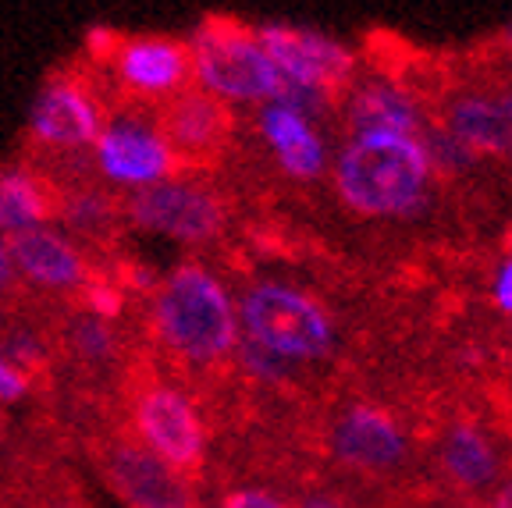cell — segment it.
<instances>
[{
  "label": "cell",
  "mask_w": 512,
  "mask_h": 508,
  "mask_svg": "<svg viewBox=\"0 0 512 508\" xmlns=\"http://www.w3.org/2000/svg\"><path fill=\"white\" fill-rule=\"evenodd\" d=\"M328 452L352 477L367 484H406L416 462V445L409 427L381 402L342 405L328 427Z\"/></svg>",
  "instance_id": "obj_5"
},
{
  "label": "cell",
  "mask_w": 512,
  "mask_h": 508,
  "mask_svg": "<svg viewBox=\"0 0 512 508\" xmlns=\"http://www.w3.org/2000/svg\"><path fill=\"white\" fill-rule=\"evenodd\" d=\"M224 508H288L278 494L271 491H256V487H246V491H235L224 498Z\"/></svg>",
  "instance_id": "obj_22"
},
{
  "label": "cell",
  "mask_w": 512,
  "mask_h": 508,
  "mask_svg": "<svg viewBox=\"0 0 512 508\" xmlns=\"http://www.w3.org/2000/svg\"><path fill=\"white\" fill-rule=\"evenodd\" d=\"M96 164L114 185L153 189L175 175V153L160 139L157 128L139 121H111L96 135Z\"/></svg>",
  "instance_id": "obj_10"
},
{
  "label": "cell",
  "mask_w": 512,
  "mask_h": 508,
  "mask_svg": "<svg viewBox=\"0 0 512 508\" xmlns=\"http://www.w3.org/2000/svg\"><path fill=\"white\" fill-rule=\"evenodd\" d=\"M256 43L267 54V61L278 68L281 79L292 86L320 96L349 93L352 54L342 43L310 29H292V25H264L256 32Z\"/></svg>",
  "instance_id": "obj_7"
},
{
  "label": "cell",
  "mask_w": 512,
  "mask_h": 508,
  "mask_svg": "<svg viewBox=\"0 0 512 508\" xmlns=\"http://www.w3.org/2000/svg\"><path fill=\"white\" fill-rule=\"evenodd\" d=\"M505 50H509V54H512V29L505 32Z\"/></svg>",
  "instance_id": "obj_28"
},
{
  "label": "cell",
  "mask_w": 512,
  "mask_h": 508,
  "mask_svg": "<svg viewBox=\"0 0 512 508\" xmlns=\"http://www.w3.org/2000/svg\"><path fill=\"white\" fill-rule=\"evenodd\" d=\"M153 320L175 356L189 363H214L228 356L239 342L235 310L221 281L207 267L185 263L157 292Z\"/></svg>",
  "instance_id": "obj_3"
},
{
  "label": "cell",
  "mask_w": 512,
  "mask_h": 508,
  "mask_svg": "<svg viewBox=\"0 0 512 508\" xmlns=\"http://www.w3.org/2000/svg\"><path fill=\"white\" fill-rule=\"evenodd\" d=\"M136 427L146 452H153L175 473L192 469L203 459V448H207L203 423L189 405V398L178 395L175 388L143 391L136 402Z\"/></svg>",
  "instance_id": "obj_9"
},
{
  "label": "cell",
  "mask_w": 512,
  "mask_h": 508,
  "mask_svg": "<svg viewBox=\"0 0 512 508\" xmlns=\"http://www.w3.org/2000/svg\"><path fill=\"white\" fill-rule=\"evenodd\" d=\"M338 192L356 214H413L427 199L431 160L416 139L356 135L338 157Z\"/></svg>",
  "instance_id": "obj_2"
},
{
  "label": "cell",
  "mask_w": 512,
  "mask_h": 508,
  "mask_svg": "<svg viewBox=\"0 0 512 508\" xmlns=\"http://www.w3.org/2000/svg\"><path fill=\"white\" fill-rule=\"evenodd\" d=\"M11 278H15V267H11V256H8V242L0 239V292L11 285Z\"/></svg>",
  "instance_id": "obj_26"
},
{
  "label": "cell",
  "mask_w": 512,
  "mask_h": 508,
  "mask_svg": "<svg viewBox=\"0 0 512 508\" xmlns=\"http://www.w3.org/2000/svg\"><path fill=\"white\" fill-rule=\"evenodd\" d=\"M114 72L128 93L139 96H175L192 79L189 47L164 36H139L114 50Z\"/></svg>",
  "instance_id": "obj_12"
},
{
  "label": "cell",
  "mask_w": 512,
  "mask_h": 508,
  "mask_svg": "<svg viewBox=\"0 0 512 508\" xmlns=\"http://www.w3.org/2000/svg\"><path fill=\"white\" fill-rule=\"evenodd\" d=\"M345 114L356 135H399L420 143V132H424L416 100L395 82H370L356 89Z\"/></svg>",
  "instance_id": "obj_17"
},
{
  "label": "cell",
  "mask_w": 512,
  "mask_h": 508,
  "mask_svg": "<svg viewBox=\"0 0 512 508\" xmlns=\"http://www.w3.org/2000/svg\"><path fill=\"white\" fill-rule=\"evenodd\" d=\"M488 508H512V480H505L495 494L488 498Z\"/></svg>",
  "instance_id": "obj_27"
},
{
  "label": "cell",
  "mask_w": 512,
  "mask_h": 508,
  "mask_svg": "<svg viewBox=\"0 0 512 508\" xmlns=\"http://www.w3.org/2000/svg\"><path fill=\"white\" fill-rule=\"evenodd\" d=\"M409 508H441V505H409Z\"/></svg>",
  "instance_id": "obj_29"
},
{
  "label": "cell",
  "mask_w": 512,
  "mask_h": 508,
  "mask_svg": "<svg viewBox=\"0 0 512 508\" xmlns=\"http://www.w3.org/2000/svg\"><path fill=\"white\" fill-rule=\"evenodd\" d=\"M260 132L292 178H317L324 171V143L310 128L306 114L285 104H271L260 114Z\"/></svg>",
  "instance_id": "obj_18"
},
{
  "label": "cell",
  "mask_w": 512,
  "mask_h": 508,
  "mask_svg": "<svg viewBox=\"0 0 512 508\" xmlns=\"http://www.w3.org/2000/svg\"><path fill=\"white\" fill-rule=\"evenodd\" d=\"M54 203L50 192L25 171H0V231L18 235V231L40 228L50 217Z\"/></svg>",
  "instance_id": "obj_19"
},
{
  "label": "cell",
  "mask_w": 512,
  "mask_h": 508,
  "mask_svg": "<svg viewBox=\"0 0 512 508\" xmlns=\"http://www.w3.org/2000/svg\"><path fill=\"white\" fill-rule=\"evenodd\" d=\"M75 342H79V349L86 352V356H107V349H111V334H107V327L100 324V317H89L75 327Z\"/></svg>",
  "instance_id": "obj_20"
},
{
  "label": "cell",
  "mask_w": 512,
  "mask_h": 508,
  "mask_svg": "<svg viewBox=\"0 0 512 508\" xmlns=\"http://www.w3.org/2000/svg\"><path fill=\"white\" fill-rule=\"evenodd\" d=\"M11 267L43 288H79L86 285V260L82 253L54 228H29L11 235L8 242Z\"/></svg>",
  "instance_id": "obj_15"
},
{
  "label": "cell",
  "mask_w": 512,
  "mask_h": 508,
  "mask_svg": "<svg viewBox=\"0 0 512 508\" xmlns=\"http://www.w3.org/2000/svg\"><path fill=\"white\" fill-rule=\"evenodd\" d=\"M249 345L278 359H324L335 342L328 313L285 285H253L239 302Z\"/></svg>",
  "instance_id": "obj_6"
},
{
  "label": "cell",
  "mask_w": 512,
  "mask_h": 508,
  "mask_svg": "<svg viewBox=\"0 0 512 508\" xmlns=\"http://www.w3.org/2000/svg\"><path fill=\"white\" fill-rule=\"evenodd\" d=\"M232 132V114L221 100L207 93H182L164 111L160 139L168 143L175 160H207L224 146Z\"/></svg>",
  "instance_id": "obj_13"
},
{
  "label": "cell",
  "mask_w": 512,
  "mask_h": 508,
  "mask_svg": "<svg viewBox=\"0 0 512 508\" xmlns=\"http://www.w3.org/2000/svg\"><path fill=\"white\" fill-rule=\"evenodd\" d=\"M118 491L132 508H189V494L175 469L143 445H118L111 459Z\"/></svg>",
  "instance_id": "obj_16"
},
{
  "label": "cell",
  "mask_w": 512,
  "mask_h": 508,
  "mask_svg": "<svg viewBox=\"0 0 512 508\" xmlns=\"http://www.w3.org/2000/svg\"><path fill=\"white\" fill-rule=\"evenodd\" d=\"M420 434L427 437V462L441 491L456 494L466 505H480L502 487L512 427L495 420L491 405L466 398L434 405L431 416L420 420Z\"/></svg>",
  "instance_id": "obj_1"
},
{
  "label": "cell",
  "mask_w": 512,
  "mask_h": 508,
  "mask_svg": "<svg viewBox=\"0 0 512 508\" xmlns=\"http://www.w3.org/2000/svg\"><path fill=\"white\" fill-rule=\"evenodd\" d=\"M25 391H29L25 374L11 363L8 356H0V402H15V398H22Z\"/></svg>",
  "instance_id": "obj_21"
},
{
  "label": "cell",
  "mask_w": 512,
  "mask_h": 508,
  "mask_svg": "<svg viewBox=\"0 0 512 508\" xmlns=\"http://www.w3.org/2000/svg\"><path fill=\"white\" fill-rule=\"evenodd\" d=\"M192 75L203 93L214 100H242V104H278L285 79L256 43V32L232 18H207L189 43Z\"/></svg>",
  "instance_id": "obj_4"
},
{
  "label": "cell",
  "mask_w": 512,
  "mask_h": 508,
  "mask_svg": "<svg viewBox=\"0 0 512 508\" xmlns=\"http://www.w3.org/2000/svg\"><path fill=\"white\" fill-rule=\"evenodd\" d=\"M441 132L473 153H512V82L491 93H463L441 107Z\"/></svg>",
  "instance_id": "obj_11"
},
{
  "label": "cell",
  "mask_w": 512,
  "mask_h": 508,
  "mask_svg": "<svg viewBox=\"0 0 512 508\" xmlns=\"http://www.w3.org/2000/svg\"><path fill=\"white\" fill-rule=\"evenodd\" d=\"M32 135L47 146H89L104 128L96 100L75 82H54L32 104Z\"/></svg>",
  "instance_id": "obj_14"
},
{
  "label": "cell",
  "mask_w": 512,
  "mask_h": 508,
  "mask_svg": "<svg viewBox=\"0 0 512 508\" xmlns=\"http://www.w3.org/2000/svg\"><path fill=\"white\" fill-rule=\"evenodd\" d=\"M495 306L512 313V260L498 270V278H495Z\"/></svg>",
  "instance_id": "obj_23"
},
{
  "label": "cell",
  "mask_w": 512,
  "mask_h": 508,
  "mask_svg": "<svg viewBox=\"0 0 512 508\" xmlns=\"http://www.w3.org/2000/svg\"><path fill=\"white\" fill-rule=\"evenodd\" d=\"M303 508H349V501L338 498V494H310L303 501Z\"/></svg>",
  "instance_id": "obj_25"
},
{
  "label": "cell",
  "mask_w": 512,
  "mask_h": 508,
  "mask_svg": "<svg viewBox=\"0 0 512 508\" xmlns=\"http://www.w3.org/2000/svg\"><path fill=\"white\" fill-rule=\"evenodd\" d=\"M89 302L96 306V313H114V306H118V295L107 292V288H100V285H93V288H89Z\"/></svg>",
  "instance_id": "obj_24"
},
{
  "label": "cell",
  "mask_w": 512,
  "mask_h": 508,
  "mask_svg": "<svg viewBox=\"0 0 512 508\" xmlns=\"http://www.w3.org/2000/svg\"><path fill=\"white\" fill-rule=\"evenodd\" d=\"M128 214L139 228L182 242H207L224 224L221 199L214 192L192 182H175V178L136 192L128 203Z\"/></svg>",
  "instance_id": "obj_8"
}]
</instances>
